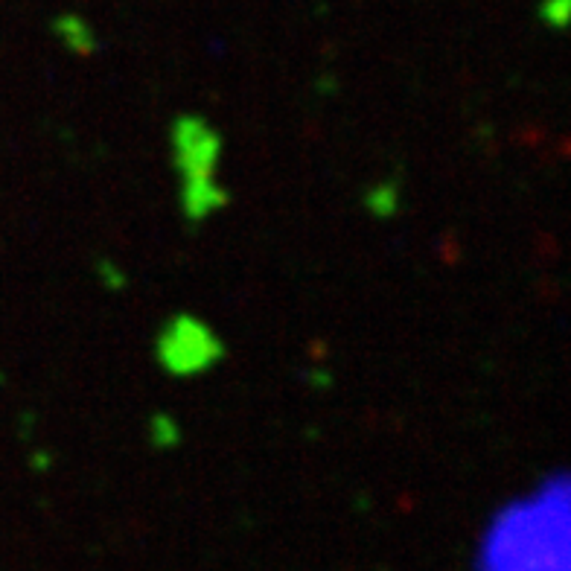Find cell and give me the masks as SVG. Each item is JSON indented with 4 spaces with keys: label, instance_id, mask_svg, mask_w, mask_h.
I'll return each mask as SVG.
<instances>
[{
    "label": "cell",
    "instance_id": "6da1fadb",
    "mask_svg": "<svg viewBox=\"0 0 571 571\" xmlns=\"http://www.w3.org/2000/svg\"><path fill=\"white\" fill-rule=\"evenodd\" d=\"M178 164L184 169V199L193 219H202L222 204V193L213 187V167L219 158V140L202 120H178L175 126Z\"/></svg>",
    "mask_w": 571,
    "mask_h": 571
},
{
    "label": "cell",
    "instance_id": "7a4b0ae2",
    "mask_svg": "<svg viewBox=\"0 0 571 571\" xmlns=\"http://www.w3.org/2000/svg\"><path fill=\"white\" fill-rule=\"evenodd\" d=\"M158 353L172 373H196L219 356V341L193 318H175L158 341Z\"/></svg>",
    "mask_w": 571,
    "mask_h": 571
}]
</instances>
